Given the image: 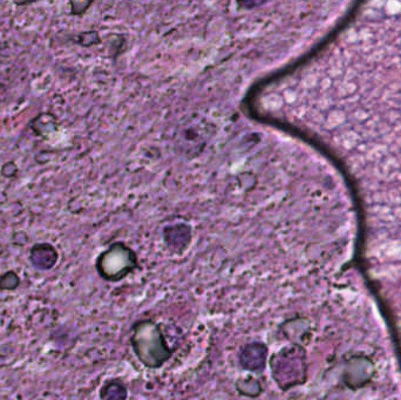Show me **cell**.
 Listing matches in <instances>:
<instances>
[{
    "label": "cell",
    "mask_w": 401,
    "mask_h": 400,
    "mask_svg": "<svg viewBox=\"0 0 401 400\" xmlns=\"http://www.w3.org/2000/svg\"><path fill=\"white\" fill-rule=\"evenodd\" d=\"M99 274L111 282L121 281L138 267L136 256L123 245H113L97 261Z\"/></svg>",
    "instance_id": "obj_3"
},
{
    "label": "cell",
    "mask_w": 401,
    "mask_h": 400,
    "mask_svg": "<svg viewBox=\"0 0 401 400\" xmlns=\"http://www.w3.org/2000/svg\"><path fill=\"white\" fill-rule=\"evenodd\" d=\"M132 345L140 362L150 369L162 367L173 356L160 326L152 321H141L134 325Z\"/></svg>",
    "instance_id": "obj_1"
},
{
    "label": "cell",
    "mask_w": 401,
    "mask_h": 400,
    "mask_svg": "<svg viewBox=\"0 0 401 400\" xmlns=\"http://www.w3.org/2000/svg\"><path fill=\"white\" fill-rule=\"evenodd\" d=\"M267 348L263 343H250L242 348L239 364L244 370L262 372L267 365Z\"/></svg>",
    "instance_id": "obj_4"
},
{
    "label": "cell",
    "mask_w": 401,
    "mask_h": 400,
    "mask_svg": "<svg viewBox=\"0 0 401 400\" xmlns=\"http://www.w3.org/2000/svg\"><path fill=\"white\" fill-rule=\"evenodd\" d=\"M275 382L284 391L301 385L306 379V353L299 344H291L279 350L270 360Z\"/></svg>",
    "instance_id": "obj_2"
},
{
    "label": "cell",
    "mask_w": 401,
    "mask_h": 400,
    "mask_svg": "<svg viewBox=\"0 0 401 400\" xmlns=\"http://www.w3.org/2000/svg\"><path fill=\"white\" fill-rule=\"evenodd\" d=\"M127 394L126 387L118 380L106 383L100 393L102 400H126Z\"/></svg>",
    "instance_id": "obj_5"
}]
</instances>
